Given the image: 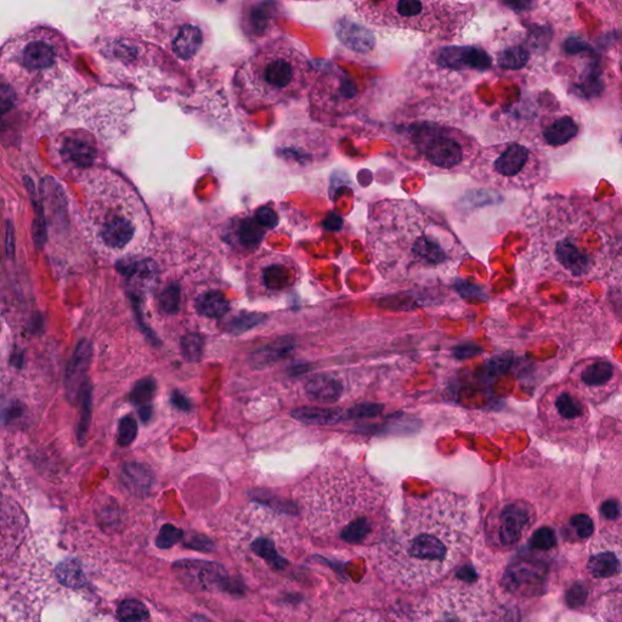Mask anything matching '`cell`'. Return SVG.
<instances>
[{
    "instance_id": "cell-1",
    "label": "cell",
    "mask_w": 622,
    "mask_h": 622,
    "mask_svg": "<svg viewBox=\"0 0 622 622\" xmlns=\"http://www.w3.org/2000/svg\"><path fill=\"white\" fill-rule=\"evenodd\" d=\"M471 503L450 493L407 500L397 528L375 551L378 570L403 588L431 586L466 556L476 533Z\"/></svg>"
},
{
    "instance_id": "cell-2",
    "label": "cell",
    "mask_w": 622,
    "mask_h": 622,
    "mask_svg": "<svg viewBox=\"0 0 622 622\" xmlns=\"http://www.w3.org/2000/svg\"><path fill=\"white\" fill-rule=\"evenodd\" d=\"M524 229L533 253L546 256L571 277H586L605 258L591 248L619 251L620 216L587 195H551L530 203Z\"/></svg>"
},
{
    "instance_id": "cell-3",
    "label": "cell",
    "mask_w": 622,
    "mask_h": 622,
    "mask_svg": "<svg viewBox=\"0 0 622 622\" xmlns=\"http://www.w3.org/2000/svg\"><path fill=\"white\" fill-rule=\"evenodd\" d=\"M366 240L382 269L399 275L449 269L465 256L449 226L412 200L371 203Z\"/></svg>"
},
{
    "instance_id": "cell-4",
    "label": "cell",
    "mask_w": 622,
    "mask_h": 622,
    "mask_svg": "<svg viewBox=\"0 0 622 622\" xmlns=\"http://www.w3.org/2000/svg\"><path fill=\"white\" fill-rule=\"evenodd\" d=\"M78 229L96 252L129 259L150 240L149 211L137 189L107 168L78 175Z\"/></svg>"
},
{
    "instance_id": "cell-5",
    "label": "cell",
    "mask_w": 622,
    "mask_h": 622,
    "mask_svg": "<svg viewBox=\"0 0 622 622\" xmlns=\"http://www.w3.org/2000/svg\"><path fill=\"white\" fill-rule=\"evenodd\" d=\"M0 78L25 103L53 109L67 103L79 86L65 38L49 27H33L0 49Z\"/></svg>"
},
{
    "instance_id": "cell-6",
    "label": "cell",
    "mask_w": 622,
    "mask_h": 622,
    "mask_svg": "<svg viewBox=\"0 0 622 622\" xmlns=\"http://www.w3.org/2000/svg\"><path fill=\"white\" fill-rule=\"evenodd\" d=\"M313 82L307 56L280 38L242 62L235 73L234 93L242 110L256 112L302 98Z\"/></svg>"
},
{
    "instance_id": "cell-7",
    "label": "cell",
    "mask_w": 622,
    "mask_h": 622,
    "mask_svg": "<svg viewBox=\"0 0 622 622\" xmlns=\"http://www.w3.org/2000/svg\"><path fill=\"white\" fill-rule=\"evenodd\" d=\"M352 5L354 13L367 25L421 33L438 41L461 36L477 14L474 3L448 0H380Z\"/></svg>"
},
{
    "instance_id": "cell-8",
    "label": "cell",
    "mask_w": 622,
    "mask_h": 622,
    "mask_svg": "<svg viewBox=\"0 0 622 622\" xmlns=\"http://www.w3.org/2000/svg\"><path fill=\"white\" fill-rule=\"evenodd\" d=\"M468 174L494 189L531 192L547 182L551 167L539 146L512 140L482 147Z\"/></svg>"
},
{
    "instance_id": "cell-9",
    "label": "cell",
    "mask_w": 622,
    "mask_h": 622,
    "mask_svg": "<svg viewBox=\"0 0 622 622\" xmlns=\"http://www.w3.org/2000/svg\"><path fill=\"white\" fill-rule=\"evenodd\" d=\"M400 138L409 160L435 174L469 173L482 150L472 135L440 123L412 124Z\"/></svg>"
},
{
    "instance_id": "cell-10",
    "label": "cell",
    "mask_w": 622,
    "mask_h": 622,
    "mask_svg": "<svg viewBox=\"0 0 622 622\" xmlns=\"http://www.w3.org/2000/svg\"><path fill=\"white\" fill-rule=\"evenodd\" d=\"M405 622H514L494 593L479 584L441 586L411 609Z\"/></svg>"
},
{
    "instance_id": "cell-11",
    "label": "cell",
    "mask_w": 622,
    "mask_h": 622,
    "mask_svg": "<svg viewBox=\"0 0 622 622\" xmlns=\"http://www.w3.org/2000/svg\"><path fill=\"white\" fill-rule=\"evenodd\" d=\"M331 152L329 135L316 129L286 130L275 144L277 160L294 173L310 172L324 166Z\"/></svg>"
},
{
    "instance_id": "cell-12",
    "label": "cell",
    "mask_w": 622,
    "mask_h": 622,
    "mask_svg": "<svg viewBox=\"0 0 622 622\" xmlns=\"http://www.w3.org/2000/svg\"><path fill=\"white\" fill-rule=\"evenodd\" d=\"M179 4L128 3L116 4L104 11V24L115 35L156 36L157 24L167 26L177 18Z\"/></svg>"
},
{
    "instance_id": "cell-13",
    "label": "cell",
    "mask_w": 622,
    "mask_h": 622,
    "mask_svg": "<svg viewBox=\"0 0 622 622\" xmlns=\"http://www.w3.org/2000/svg\"><path fill=\"white\" fill-rule=\"evenodd\" d=\"M206 38V31L203 30L200 22L184 16L174 21L163 44L171 50L175 58L184 62H192L199 59L202 50L205 49Z\"/></svg>"
},
{
    "instance_id": "cell-14",
    "label": "cell",
    "mask_w": 622,
    "mask_h": 622,
    "mask_svg": "<svg viewBox=\"0 0 622 622\" xmlns=\"http://www.w3.org/2000/svg\"><path fill=\"white\" fill-rule=\"evenodd\" d=\"M433 62L440 69L449 71H474L484 72L493 65V59L478 47H460V45H449V47L439 48L433 53Z\"/></svg>"
},
{
    "instance_id": "cell-15",
    "label": "cell",
    "mask_w": 622,
    "mask_h": 622,
    "mask_svg": "<svg viewBox=\"0 0 622 622\" xmlns=\"http://www.w3.org/2000/svg\"><path fill=\"white\" fill-rule=\"evenodd\" d=\"M531 518L533 512L525 503H511L503 508L494 522L493 536L496 545L511 547L518 544L530 528Z\"/></svg>"
},
{
    "instance_id": "cell-16",
    "label": "cell",
    "mask_w": 622,
    "mask_h": 622,
    "mask_svg": "<svg viewBox=\"0 0 622 622\" xmlns=\"http://www.w3.org/2000/svg\"><path fill=\"white\" fill-rule=\"evenodd\" d=\"M581 133V124L573 113L554 111L548 113L540 122V140L546 146L562 147L568 145Z\"/></svg>"
},
{
    "instance_id": "cell-17",
    "label": "cell",
    "mask_w": 622,
    "mask_h": 622,
    "mask_svg": "<svg viewBox=\"0 0 622 622\" xmlns=\"http://www.w3.org/2000/svg\"><path fill=\"white\" fill-rule=\"evenodd\" d=\"M553 414L554 423L564 431H573L587 420V409L578 395L569 390H558L552 395L550 407L547 409Z\"/></svg>"
},
{
    "instance_id": "cell-18",
    "label": "cell",
    "mask_w": 622,
    "mask_h": 622,
    "mask_svg": "<svg viewBox=\"0 0 622 622\" xmlns=\"http://www.w3.org/2000/svg\"><path fill=\"white\" fill-rule=\"evenodd\" d=\"M620 539L608 544L593 546V551L588 561V570L593 578L610 579L620 573Z\"/></svg>"
},
{
    "instance_id": "cell-19",
    "label": "cell",
    "mask_w": 622,
    "mask_h": 622,
    "mask_svg": "<svg viewBox=\"0 0 622 622\" xmlns=\"http://www.w3.org/2000/svg\"><path fill=\"white\" fill-rule=\"evenodd\" d=\"M0 622H38V618L20 593L0 584Z\"/></svg>"
},
{
    "instance_id": "cell-20",
    "label": "cell",
    "mask_w": 622,
    "mask_h": 622,
    "mask_svg": "<svg viewBox=\"0 0 622 622\" xmlns=\"http://www.w3.org/2000/svg\"><path fill=\"white\" fill-rule=\"evenodd\" d=\"M310 400L319 404H335L342 397V383L330 375H319L311 378L305 386Z\"/></svg>"
},
{
    "instance_id": "cell-21",
    "label": "cell",
    "mask_w": 622,
    "mask_h": 622,
    "mask_svg": "<svg viewBox=\"0 0 622 622\" xmlns=\"http://www.w3.org/2000/svg\"><path fill=\"white\" fill-rule=\"evenodd\" d=\"M296 348V341L291 337L277 339L273 343L256 350L251 356V365L256 369L273 366L279 361L284 360Z\"/></svg>"
},
{
    "instance_id": "cell-22",
    "label": "cell",
    "mask_w": 622,
    "mask_h": 622,
    "mask_svg": "<svg viewBox=\"0 0 622 622\" xmlns=\"http://www.w3.org/2000/svg\"><path fill=\"white\" fill-rule=\"evenodd\" d=\"M270 260L262 268V281L265 287L271 291L285 290L286 287L293 284L296 274L290 264L285 260Z\"/></svg>"
},
{
    "instance_id": "cell-23",
    "label": "cell",
    "mask_w": 622,
    "mask_h": 622,
    "mask_svg": "<svg viewBox=\"0 0 622 622\" xmlns=\"http://www.w3.org/2000/svg\"><path fill=\"white\" fill-rule=\"evenodd\" d=\"M337 35L347 47L366 53L375 45V38L364 27L349 20H342L337 26Z\"/></svg>"
},
{
    "instance_id": "cell-24",
    "label": "cell",
    "mask_w": 622,
    "mask_h": 622,
    "mask_svg": "<svg viewBox=\"0 0 622 622\" xmlns=\"http://www.w3.org/2000/svg\"><path fill=\"white\" fill-rule=\"evenodd\" d=\"M294 420L314 426H330L336 424L344 417L342 410L326 409V407L304 406L292 411Z\"/></svg>"
},
{
    "instance_id": "cell-25",
    "label": "cell",
    "mask_w": 622,
    "mask_h": 622,
    "mask_svg": "<svg viewBox=\"0 0 622 622\" xmlns=\"http://www.w3.org/2000/svg\"><path fill=\"white\" fill-rule=\"evenodd\" d=\"M530 52L523 42H510L497 53V64L505 70H520L528 65Z\"/></svg>"
},
{
    "instance_id": "cell-26",
    "label": "cell",
    "mask_w": 622,
    "mask_h": 622,
    "mask_svg": "<svg viewBox=\"0 0 622 622\" xmlns=\"http://www.w3.org/2000/svg\"><path fill=\"white\" fill-rule=\"evenodd\" d=\"M197 313L206 318L219 319L222 318L230 309V304L226 301V298L222 292L208 291L202 293L199 298L196 299L195 304Z\"/></svg>"
},
{
    "instance_id": "cell-27",
    "label": "cell",
    "mask_w": 622,
    "mask_h": 622,
    "mask_svg": "<svg viewBox=\"0 0 622 622\" xmlns=\"http://www.w3.org/2000/svg\"><path fill=\"white\" fill-rule=\"evenodd\" d=\"M615 367L609 361H597L585 367L581 373V381L587 387H602L612 381Z\"/></svg>"
},
{
    "instance_id": "cell-28",
    "label": "cell",
    "mask_w": 622,
    "mask_h": 622,
    "mask_svg": "<svg viewBox=\"0 0 622 622\" xmlns=\"http://www.w3.org/2000/svg\"><path fill=\"white\" fill-rule=\"evenodd\" d=\"M267 320V316L257 313H243L235 316L233 320H230L226 324V331L230 335L240 336L242 333L251 331L254 327L262 325Z\"/></svg>"
},
{
    "instance_id": "cell-29",
    "label": "cell",
    "mask_w": 622,
    "mask_h": 622,
    "mask_svg": "<svg viewBox=\"0 0 622 622\" xmlns=\"http://www.w3.org/2000/svg\"><path fill=\"white\" fill-rule=\"evenodd\" d=\"M156 392L157 383L155 378L146 377L135 384L132 393H130V401L138 406L149 405L150 401L154 399Z\"/></svg>"
},
{
    "instance_id": "cell-30",
    "label": "cell",
    "mask_w": 622,
    "mask_h": 622,
    "mask_svg": "<svg viewBox=\"0 0 622 622\" xmlns=\"http://www.w3.org/2000/svg\"><path fill=\"white\" fill-rule=\"evenodd\" d=\"M118 618L123 622H147L149 621V610L143 603L126 601L118 607Z\"/></svg>"
},
{
    "instance_id": "cell-31",
    "label": "cell",
    "mask_w": 622,
    "mask_h": 622,
    "mask_svg": "<svg viewBox=\"0 0 622 622\" xmlns=\"http://www.w3.org/2000/svg\"><path fill=\"white\" fill-rule=\"evenodd\" d=\"M158 307L163 314L175 315L180 309V287L177 284L168 285L158 297Z\"/></svg>"
},
{
    "instance_id": "cell-32",
    "label": "cell",
    "mask_w": 622,
    "mask_h": 622,
    "mask_svg": "<svg viewBox=\"0 0 622 622\" xmlns=\"http://www.w3.org/2000/svg\"><path fill=\"white\" fill-rule=\"evenodd\" d=\"M203 349H205V338L199 333H189L182 338V352L185 359L191 363H197L202 359Z\"/></svg>"
},
{
    "instance_id": "cell-33",
    "label": "cell",
    "mask_w": 622,
    "mask_h": 622,
    "mask_svg": "<svg viewBox=\"0 0 622 622\" xmlns=\"http://www.w3.org/2000/svg\"><path fill=\"white\" fill-rule=\"evenodd\" d=\"M126 473L130 483L140 490L150 489L152 482H154V474H152L151 469L141 465V463H132V465L127 466Z\"/></svg>"
},
{
    "instance_id": "cell-34",
    "label": "cell",
    "mask_w": 622,
    "mask_h": 622,
    "mask_svg": "<svg viewBox=\"0 0 622 622\" xmlns=\"http://www.w3.org/2000/svg\"><path fill=\"white\" fill-rule=\"evenodd\" d=\"M138 435V423L132 416L123 417L118 427V444L129 446Z\"/></svg>"
},
{
    "instance_id": "cell-35",
    "label": "cell",
    "mask_w": 622,
    "mask_h": 622,
    "mask_svg": "<svg viewBox=\"0 0 622 622\" xmlns=\"http://www.w3.org/2000/svg\"><path fill=\"white\" fill-rule=\"evenodd\" d=\"M530 544L535 550L548 551L556 545V536L550 528H541L531 537Z\"/></svg>"
},
{
    "instance_id": "cell-36",
    "label": "cell",
    "mask_w": 622,
    "mask_h": 622,
    "mask_svg": "<svg viewBox=\"0 0 622 622\" xmlns=\"http://www.w3.org/2000/svg\"><path fill=\"white\" fill-rule=\"evenodd\" d=\"M571 527H573L575 535L579 536L580 539H587L595 530L592 519L586 516V514H578V516L571 518Z\"/></svg>"
},
{
    "instance_id": "cell-37",
    "label": "cell",
    "mask_w": 622,
    "mask_h": 622,
    "mask_svg": "<svg viewBox=\"0 0 622 622\" xmlns=\"http://www.w3.org/2000/svg\"><path fill=\"white\" fill-rule=\"evenodd\" d=\"M183 533L182 530L173 527V525H165L162 528L160 536L157 539V545L161 548L171 547L182 539Z\"/></svg>"
},
{
    "instance_id": "cell-38",
    "label": "cell",
    "mask_w": 622,
    "mask_h": 622,
    "mask_svg": "<svg viewBox=\"0 0 622 622\" xmlns=\"http://www.w3.org/2000/svg\"><path fill=\"white\" fill-rule=\"evenodd\" d=\"M383 410L382 405L378 404H360L353 407L347 412V418H352V420H358V418H367L377 416L381 414Z\"/></svg>"
},
{
    "instance_id": "cell-39",
    "label": "cell",
    "mask_w": 622,
    "mask_h": 622,
    "mask_svg": "<svg viewBox=\"0 0 622 622\" xmlns=\"http://www.w3.org/2000/svg\"><path fill=\"white\" fill-rule=\"evenodd\" d=\"M603 518L607 520H616L620 518V503L618 500H607L603 502L601 507Z\"/></svg>"
},
{
    "instance_id": "cell-40",
    "label": "cell",
    "mask_w": 622,
    "mask_h": 622,
    "mask_svg": "<svg viewBox=\"0 0 622 622\" xmlns=\"http://www.w3.org/2000/svg\"><path fill=\"white\" fill-rule=\"evenodd\" d=\"M586 596L587 592L584 586L574 585L569 592L568 602L573 605V607H579L580 604L585 602Z\"/></svg>"
},
{
    "instance_id": "cell-41",
    "label": "cell",
    "mask_w": 622,
    "mask_h": 622,
    "mask_svg": "<svg viewBox=\"0 0 622 622\" xmlns=\"http://www.w3.org/2000/svg\"><path fill=\"white\" fill-rule=\"evenodd\" d=\"M171 401L175 409L179 411L189 412L191 410V401L183 393L178 392V390H175L172 394Z\"/></svg>"
},
{
    "instance_id": "cell-42",
    "label": "cell",
    "mask_w": 622,
    "mask_h": 622,
    "mask_svg": "<svg viewBox=\"0 0 622 622\" xmlns=\"http://www.w3.org/2000/svg\"><path fill=\"white\" fill-rule=\"evenodd\" d=\"M479 353H482V349L473 346V344H468V346H460L455 349V355L457 359L472 358V356Z\"/></svg>"
},
{
    "instance_id": "cell-43",
    "label": "cell",
    "mask_w": 622,
    "mask_h": 622,
    "mask_svg": "<svg viewBox=\"0 0 622 622\" xmlns=\"http://www.w3.org/2000/svg\"><path fill=\"white\" fill-rule=\"evenodd\" d=\"M347 622H386L380 616L372 613H360L352 616Z\"/></svg>"
},
{
    "instance_id": "cell-44",
    "label": "cell",
    "mask_w": 622,
    "mask_h": 622,
    "mask_svg": "<svg viewBox=\"0 0 622 622\" xmlns=\"http://www.w3.org/2000/svg\"><path fill=\"white\" fill-rule=\"evenodd\" d=\"M508 364H510V361L507 358H495L489 364V370L491 373L503 372Z\"/></svg>"
},
{
    "instance_id": "cell-45",
    "label": "cell",
    "mask_w": 622,
    "mask_h": 622,
    "mask_svg": "<svg viewBox=\"0 0 622 622\" xmlns=\"http://www.w3.org/2000/svg\"><path fill=\"white\" fill-rule=\"evenodd\" d=\"M139 416L141 420H143L145 423L149 422L152 417V406L151 405L140 406Z\"/></svg>"
},
{
    "instance_id": "cell-46",
    "label": "cell",
    "mask_w": 622,
    "mask_h": 622,
    "mask_svg": "<svg viewBox=\"0 0 622 622\" xmlns=\"http://www.w3.org/2000/svg\"><path fill=\"white\" fill-rule=\"evenodd\" d=\"M83 622H113L110 619H105V618H94V619H89Z\"/></svg>"
}]
</instances>
